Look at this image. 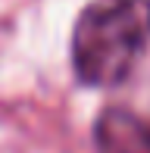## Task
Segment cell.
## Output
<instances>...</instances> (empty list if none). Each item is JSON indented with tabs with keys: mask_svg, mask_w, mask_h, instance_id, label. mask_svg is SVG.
I'll return each instance as SVG.
<instances>
[{
	"mask_svg": "<svg viewBox=\"0 0 150 153\" xmlns=\"http://www.w3.org/2000/svg\"><path fill=\"white\" fill-rule=\"evenodd\" d=\"M100 153H150V113L131 106H106L94 122Z\"/></svg>",
	"mask_w": 150,
	"mask_h": 153,
	"instance_id": "2",
	"label": "cell"
},
{
	"mask_svg": "<svg viewBox=\"0 0 150 153\" xmlns=\"http://www.w3.org/2000/svg\"><path fill=\"white\" fill-rule=\"evenodd\" d=\"M150 44V0H94L72 31V69L88 88H113Z\"/></svg>",
	"mask_w": 150,
	"mask_h": 153,
	"instance_id": "1",
	"label": "cell"
}]
</instances>
